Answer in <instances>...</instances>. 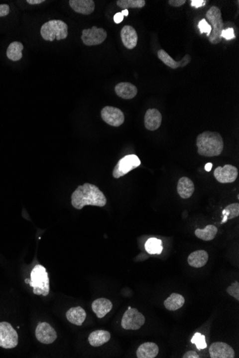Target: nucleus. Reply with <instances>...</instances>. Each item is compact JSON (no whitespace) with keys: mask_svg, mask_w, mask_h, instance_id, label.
I'll use <instances>...</instances> for the list:
<instances>
[{"mask_svg":"<svg viewBox=\"0 0 239 358\" xmlns=\"http://www.w3.org/2000/svg\"><path fill=\"white\" fill-rule=\"evenodd\" d=\"M158 57L159 60H161L163 63L167 66L171 67L172 69H178L179 67H184L191 62V56L186 55L182 60L176 62L163 49L160 50L158 52Z\"/></svg>","mask_w":239,"mask_h":358,"instance_id":"obj_16","label":"nucleus"},{"mask_svg":"<svg viewBox=\"0 0 239 358\" xmlns=\"http://www.w3.org/2000/svg\"><path fill=\"white\" fill-rule=\"evenodd\" d=\"M107 36L104 29L93 26L91 29H83L81 39L87 46L99 45L106 40Z\"/></svg>","mask_w":239,"mask_h":358,"instance_id":"obj_9","label":"nucleus"},{"mask_svg":"<svg viewBox=\"0 0 239 358\" xmlns=\"http://www.w3.org/2000/svg\"><path fill=\"white\" fill-rule=\"evenodd\" d=\"M218 233V228L213 225H209L204 229H196L195 236L204 241H211L215 238Z\"/></svg>","mask_w":239,"mask_h":358,"instance_id":"obj_27","label":"nucleus"},{"mask_svg":"<svg viewBox=\"0 0 239 358\" xmlns=\"http://www.w3.org/2000/svg\"><path fill=\"white\" fill-rule=\"evenodd\" d=\"M116 94L124 100H131L137 94V88L130 83H120L115 88Z\"/></svg>","mask_w":239,"mask_h":358,"instance_id":"obj_19","label":"nucleus"},{"mask_svg":"<svg viewBox=\"0 0 239 358\" xmlns=\"http://www.w3.org/2000/svg\"><path fill=\"white\" fill-rule=\"evenodd\" d=\"M145 318L137 309L126 310L121 320V326L126 331H137L145 324Z\"/></svg>","mask_w":239,"mask_h":358,"instance_id":"obj_7","label":"nucleus"},{"mask_svg":"<svg viewBox=\"0 0 239 358\" xmlns=\"http://www.w3.org/2000/svg\"><path fill=\"white\" fill-rule=\"evenodd\" d=\"M111 340V333L109 331H93L88 337L90 345L93 347H100L106 344Z\"/></svg>","mask_w":239,"mask_h":358,"instance_id":"obj_24","label":"nucleus"},{"mask_svg":"<svg viewBox=\"0 0 239 358\" xmlns=\"http://www.w3.org/2000/svg\"><path fill=\"white\" fill-rule=\"evenodd\" d=\"M206 19L211 23V32L208 37L209 42L212 44L220 43L222 40V33L224 30L222 11L217 6H211L206 14Z\"/></svg>","mask_w":239,"mask_h":358,"instance_id":"obj_5","label":"nucleus"},{"mask_svg":"<svg viewBox=\"0 0 239 358\" xmlns=\"http://www.w3.org/2000/svg\"><path fill=\"white\" fill-rule=\"evenodd\" d=\"M113 308V303L111 300L106 298H99L92 303L93 311L96 313L98 318H103L106 316Z\"/></svg>","mask_w":239,"mask_h":358,"instance_id":"obj_20","label":"nucleus"},{"mask_svg":"<svg viewBox=\"0 0 239 358\" xmlns=\"http://www.w3.org/2000/svg\"><path fill=\"white\" fill-rule=\"evenodd\" d=\"M186 2V0H169L168 1L170 5L175 6V7H179V6L183 5Z\"/></svg>","mask_w":239,"mask_h":358,"instance_id":"obj_37","label":"nucleus"},{"mask_svg":"<svg viewBox=\"0 0 239 358\" xmlns=\"http://www.w3.org/2000/svg\"><path fill=\"white\" fill-rule=\"evenodd\" d=\"M10 8L6 4H0V17H5L9 14Z\"/></svg>","mask_w":239,"mask_h":358,"instance_id":"obj_35","label":"nucleus"},{"mask_svg":"<svg viewBox=\"0 0 239 358\" xmlns=\"http://www.w3.org/2000/svg\"><path fill=\"white\" fill-rule=\"evenodd\" d=\"M101 118L109 125L113 127H120L125 121L123 113L112 106H106L101 111Z\"/></svg>","mask_w":239,"mask_h":358,"instance_id":"obj_10","label":"nucleus"},{"mask_svg":"<svg viewBox=\"0 0 239 358\" xmlns=\"http://www.w3.org/2000/svg\"><path fill=\"white\" fill-rule=\"evenodd\" d=\"M23 49H24V46L21 42H11L6 50V57L13 62L20 60L22 58Z\"/></svg>","mask_w":239,"mask_h":358,"instance_id":"obj_26","label":"nucleus"},{"mask_svg":"<svg viewBox=\"0 0 239 358\" xmlns=\"http://www.w3.org/2000/svg\"><path fill=\"white\" fill-rule=\"evenodd\" d=\"M145 250L150 254H160L163 251L162 241L157 238H152L148 239L145 244Z\"/></svg>","mask_w":239,"mask_h":358,"instance_id":"obj_28","label":"nucleus"},{"mask_svg":"<svg viewBox=\"0 0 239 358\" xmlns=\"http://www.w3.org/2000/svg\"><path fill=\"white\" fill-rule=\"evenodd\" d=\"M18 344V335L9 323H0V347L12 349Z\"/></svg>","mask_w":239,"mask_h":358,"instance_id":"obj_8","label":"nucleus"},{"mask_svg":"<svg viewBox=\"0 0 239 358\" xmlns=\"http://www.w3.org/2000/svg\"><path fill=\"white\" fill-rule=\"evenodd\" d=\"M211 358H234L235 352L229 345L222 342L213 343L209 348Z\"/></svg>","mask_w":239,"mask_h":358,"instance_id":"obj_13","label":"nucleus"},{"mask_svg":"<svg viewBox=\"0 0 239 358\" xmlns=\"http://www.w3.org/2000/svg\"><path fill=\"white\" fill-rule=\"evenodd\" d=\"M159 353V348L155 343H145L139 346L136 352L137 358H155Z\"/></svg>","mask_w":239,"mask_h":358,"instance_id":"obj_22","label":"nucleus"},{"mask_svg":"<svg viewBox=\"0 0 239 358\" xmlns=\"http://www.w3.org/2000/svg\"><path fill=\"white\" fill-rule=\"evenodd\" d=\"M198 153L204 157H217L224 150V139L219 132L206 131L196 139Z\"/></svg>","mask_w":239,"mask_h":358,"instance_id":"obj_2","label":"nucleus"},{"mask_svg":"<svg viewBox=\"0 0 239 358\" xmlns=\"http://www.w3.org/2000/svg\"><path fill=\"white\" fill-rule=\"evenodd\" d=\"M35 336L37 341L42 344H52L57 339L56 331L49 323H40L35 330Z\"/></svg>","mask_w":239,"mask_h":358,"instance_id":"obj_12","label":"nucleus"},{"mask_svg":"<svg viewBox=\"0 0 239 358\" xmlns=\"http://www.w3.org/2000/svg\"><path fill=\"white\" fill-rule=\"evenodd\" d=\"M212 167H213V164L210 163V162H209V163H207L205 165V170H206V171H207V172H210V171L211 170V169H212Z\"/></svg>","mask_w":239,"mask_h":358,"instance_id":"obj_41","label":"nucleus"},{"mask_svg":"<svg viewBox=\"0 0 239 358\" xmlns=\"http://www.w3.org/2000/svg\"><path fill=\"white\" fill-rule=\"evenodd\" d=\"M120 37L126 48L132 50L136 47L138 37L136 31L132 26H124L121 29Z\"/></svg>","mask_w":239,"mask_h":358,"instance_id":"obj_14","label":"nucleus"},{"mask_svg":"<svg viewBox=\"0 0 239 358\" xmlns=\"http://www.w3.org/2000/svg\"><path fill=\"white\" fill-rule=\"evenodd\" d=\"M227 292L234 297L237 300H239V282L238 281L234 282L231 286L227 288Z\"/></svg>","mask_w":239,"mask_h":358,"instance_id":"obj_32","label":"nucleus"},{"mask_svg":"<svg viewBox=\"0 0 239 358\" xmlns=\"http://www.w3.org/2000/svg\"><path fill=\"white\" fill-rule=\"evenodd\" d=\"M66 318L72 324L81 326L86 319V312L80 306L74 307L67 311Z\"/></svg>","mask_w":239,"mask_h":358,"instance_id":"obj_23","label":"nucleus"},{"mask_svg":"<svg viewBox=\"0 0 239 358\" xmlns=\"http://www.w3.org/2000/svg\"><path fill=\"white\" fill-rule=\"evenodd\" d=\"M239 215V204L238 203L228 205L223 211L222 224L227 223V221H229V220H232L234 218H237Z\"/></svg>","mask_w":239,"mask_h":358,"instance_id":"obj_29","label":"nucleus"},{"mask_svg":"<svg viewBox=\"0 0 239 358\" xmlns=\"http://www.w3.org/2000/svg\"><path fill=\"white\" fill-rule=\"evenodd\" d=\"M199 28L201 34L206 33L207 34V37L210 35L211 29H211L210 24L208 23L206 19H203L200 21L199 23Z\"/></svg>","mask_w":239,"mask_h":358,"instance_id":"obj_33","label":"nucleus"},{"mask_svg":"<svg viewBox=\"0 0 239 358\" xmlns=\"http://www.w3.org/2000/svg\"><path fill=\"white\" fill-rule=\"evenodd\" d=\"M29 286L33 287L34 294L47 296L50 292V279L45 267L41 264L34 266L30 274Z\"/></svg>","mask_w":239,"mask_h":358,"instance_id":"obj_3","label":"nucleus"},{"mask_svg":"<svg viewBox=\"0 0 239 358\" xmlns=\"http://www.w3.org/2000/svg\"><path fill=\"white\" fill-rule=\"evenodd\" d=\"M141 164L140 159L135 154H129L122 157L118 162L115 167L113 176L114 178L119 179L120 177L127 175L128 172L138 167Z\"/></svg>","mask_w":239,"mask_h":358,"instance_id":"obj_6","label":"nucleus"},{"mask_svg":"<svg viewBox=\"0 0 239 358\" xmlns=\"http://www.w3.org/2000/svg\"><path fill=\"white\" fill-rule=\"evenodd\" d=\"M191 6L196 8L201 7L206 5V1L205 0H191Z\"/></svg>","mask_w":239,"mask_h":358,"instance_id":"obj_36","label":"nucleus"},{"mask_svg":"<svg viewBox=\"0 0 239 358\" xmlns=\"http://www.w3.org/2000/svg\"><path fill=\"white\" fill-rule=\"evenodd\" d=\"M191 343L196 345L198 350H204L207 348L206 342V337L201 333H196L191 339Z\"/></svg>","mask_w":239,"mask_h":358,"instance_id":"obj_31","label":"nucleus"},{"mask_svg":"<svg viewBox=\"0 0 239 358\" xmlns=\"http://www.w3.org/2000/svg\"><path fill=\"white\" fill-rule=\"evenodd\" d=\"M114 19V22H116V24H120V23L122 22V20H123L124 16L122 15V13L118 12L115 14Z\"/></svg>","mask_w":239,"mask_h":358,"instance_id":"obj_39","label":"nucleus"},{"mask_svg":"<svg viewBox=\"0 0 239 358\" xmlns=\"http://www.w3.org/2000/svg\"><path fill=\"white\" fill-rule=\"evenodd\" d=\"M29 279H26L25 283L29 284Z\"/></svg>","mask_w":239,"mask_h":358,"instance_id":"obj_43","label":"nucleus"},{"mask_svg":"<svg viewBox=\"0 0 239 358\" xmlns=\"http://www.w3.org/2000/svg\"><path fill=\"white\" fill-rule=\"evenodd\" d=\"M72 205L77 210H82L87 205L104 207L107 199L96 185L85 183L80 185L71 196Z\"/></svg>","mask_w":239,"mask_h":358,"instance_id":"obj_1","label":"nucleus"},{"mask_svg":"<svg viewBox=\"0 0 239 358\" xmlns=\"http://www.w3.org/2000/svg\"><path fill=\"white\" fill-rule=\"evenodd\" d=\"M222 38L230 40V39H234L236 37L233 28H228L227 29H224L222 33Z\"/></svg>","mask_w":239,"mask_h":358,"instance_id":"obj_34","label":"nucleus"},{"mask_svg":"<svg viewBox=\"0 0 239 358\" xmlns=\"http://www.w3.org/2000/svg\"><path fill=\"white\" fill-rule=\"evenodd\" d=\"M209 254L205 250H196L189 254L188 262L190 266L196 268H201L207 263Z\"/></svg>","mask_w":239,"mask_h":358,"instance_id":"obj_21","label":"nucleus"},{"mask_svg":"<svg viewBox=\"0 0 239 358\" xmlns=\"http://www.w3.org/2000/svg\"><path fill=\"white\" fill-rule=\"evenodd\" d=\"M69 4L75 12L82 14H91L96 8L93 0H70Z\"/></svg>","mask_w":239,"mask_h":358,"instance_id":"obj_17","label":"nucleus"},{"mask_svg":"<svg viewBox=\"0 0 239 358\" xmlns=\"http://www.w3.org/2000/svg\"><path fill=\"white\" fill-rule=\"evenodd\" d=\"M199 356L198 353L195 352V351H188L187 353H185L183 355V358H199Z\"/></svg>","mask_w":239,"mask_h":358,"instance_id":"obj_38","label":"nucleus"},{"mask_svg":"<svg viewBox=\"0 0 239 358\" xmlns=\"http://www.w3.org/2000/svg\"><path fill=\"white\" fill-rule=\"evenodd\" d=\"M185 303V298L178 293H172L164 301V306L170 311H176L182 308Z\"/></svg>","mask_w":239,"mask_h":358,"instance_id":"obj_25","label":"nucleus"},{"mask_svg":"<svg viewBox=\"0 0 239 358\" xmlns=\"http://www.w3.org/2000/svg\"><path fill=\"white\" fill-rule=\"evenodd\" d=\"M27 2L29 4H32V5H36V4H40L42 2H45V0H27Z\"/></svg>","mask_w":239,"mask_h":358,"instance_id":"obj_40","label":"nucleus"},{"mask_svg":"<svg viewBox=\"0 0 239 358\" xmlns=\"http://www.w3.org/2000/svg\"><path fill=\"white\" fill-rule=\"evenodd\" d=\"M121 13H122V14L124 16V17H127V16H128L129 11L127 9H123V10L121 11Z\"/></svg>","mask_w":239,"mask_h":358,"instance_id":"obj_42","label":"nucleus"},{"mask_svg":"<svg viewBox=\"0 0 239 358\" xmlns=\"http://www.w3.org/2000/svg\"><path fill=\"white\" fill-rule=\"evenodd\" d=\"M162 122V115L158 110L149 109L144 117V124L147 129L155 131L160 127Z\"/></svg>","mask_w":239,"mask_h":358,"instance_id":"obj_15","label":"nucleus"},{"mask_svg":"<svg viewBox=\"0 0 239 358\" xmlns=\"http://www.w3.org/2000/svg\"><path fill=\"white\" fill-rule=\"evenodd\" d=\"M117 5L120 8H142L145 5V0H118Z\"/></svg>","mask_w":239,"mask_h":358,"instance_id":"obj_30","label":"nucleus"},{"mask_svg":"<svg viewBox=\"0 0 239 358\" xmlns=\"http://www.w3.org/2000/svg\"><path fill=\"white\" fill-rule=\"evenodd\" d=\"M42 38L46 41L53 42L65 39L68 36V26L66 23L60 19H52L45 23L40 29Z\"/></svg>","mask_w":239,"mask_h":358,"instance_id":"obj_4","label":"nucleus"},{"mask_svg":"<svg viewBox=\"0 0 239 358\" xmlns=\"http://www.w3.org/2000/svg\"><path fill=\"white\" fill-rule=\"evenodd\" d=\"M238 169L232 165H225L224 167H217L214 175L218 182L222 184L232 183L238 177Z\"/></svg>","mask_w":239,"mask_h":358,"instance_id":"obj_11","label":"nucleus"},{"mask_svg":"<svg viewBox=\"0 0 239 358\" xmlns=\"http://www.w3.org/2000/svg\"><path fill=\"white\" fill-rule=\"evenodd\" d=\"M177 191L181 198L188 199L192 196L195 191L194 182L187 177L179 179L177 185Z\"/></svg>","mask_w":239,"mask_h":358,"instance_id":"obj_18","label":"nucleus"}]
</instances>
